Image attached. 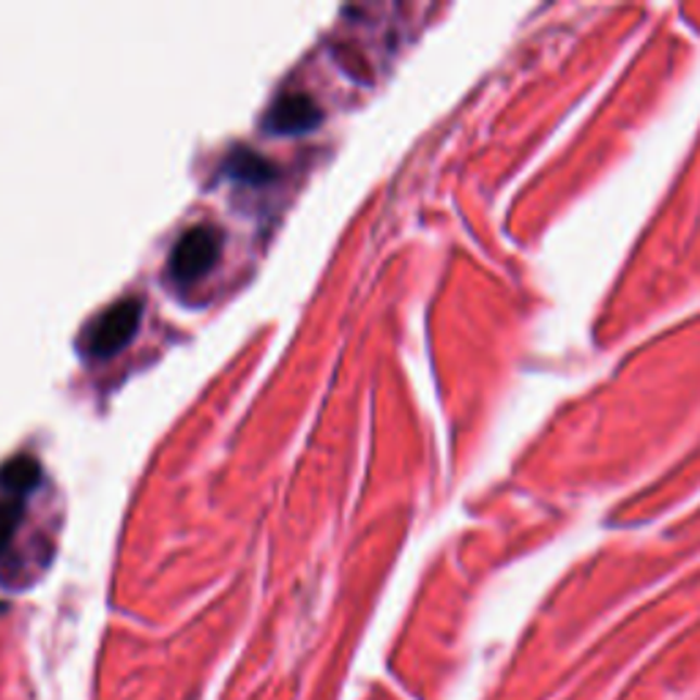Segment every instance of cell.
Segmentation results:
<instances>
[{
	"mask_svg": "<svg viewBox=\"0 0 700 700\" xmlns=\"http://www.w3.org/2000/svg\"><path fill=\"white\" fill-rule=\"evenodd\" d=\"M140 315H143V307L137 298H124V302H115L113 307L104 309L88 329L86 354L99 356V359L118 354L120 347L137 334Z\"/></svg>",
	"mask_w": 700,
	"mask_h": 700,
	"instance_id": "1",
	"label": "cell"
},
{
	"mask_svg": "<svg viewBox=\"0 0 700 700\" xmlns=\"http://www.w3.org/2000/svg\"><path fill=\"white\" fill-rule=\"evenodd\" d=\"M222 255V233L214 225H194L170 252V273L178 282L203 277Z\"/></svg>",
	"mask_w": 700,
	"mask_h": 700,
	"instance_id": "2",
	"label": "cell"
},
{
	"mask_svg": "<svg viewBox=\"0 0 700 700\" xmlns=\"http://www.w3.org/2000/svg\"><path fill=\"white\" fill-rule=\"evenodd\" d=\"M320 107L307 93H285L271 104V110L263 118V126L277 135H298L313 126H318Z\"/></svg>",
	"mask_w": 700,
	"mask_h": 700,
	"instance_id": "3",
	"label": "cell"
},
{
	"mask_svg": "<svg viewBox=\"0 0 700 700\" xmlns=\"http://www.w3.org/2000/svg\"><path fill=\"white\" fill-rule=\"evenodd\" d=\"M222 173L228 178L244 183H271L277 178V165L250 149H233L222 162Z\"/></svg>",
	"mask_w": 700,
	"mask_h": 700,
	"instance_id": "4",
	"label": "cell"
},
{
	"mask_svg": "<svg viewBox=\"0 0 700 700\" xmlns=\"http://www.w3.org/2000/svg\"><path fill=\"white\" fill-rule=\"evenodd\" d=\"M39 482H41V466L36 457L20 455L14 457V460H7L3 466H0V487L14 493V496L30 493Z\"/></svg>",
	"mask_w": 700,
	"mask_h": 700,
	"instance_id": "5",
	"label": "cell"
},
{
	"mask_svg": "<svg viewBox=\"0 0 700 700\" xmlns=\"http://www.w3.org/2000/svg\"><path fill=\"white\" fill-rule=\"evenodd\" d=\"M23 520V504L20 501H0V556L7 552L14 531Z\"/></svg>",
	"mask_w": 700,
	"mask_h": 700,
	"instance_id": "6",
	"label": "cell"
},
{
	"mask_svg": "<svg viewBox=\"0 0 700 700\" xmlns=\"http://www.w3.org/2000/svg\"><path fill=\"white\" fill-rule=\"evenodd\" d=\"M334 55H336V61H340V66L345 68V72H351V75H354V77H359V80H361V77H370V75H367V68H365L367 61H365V58L356 55L354 50H345V47H336Z\"/></svg>",
	"mask_w": 700,
	"mask_h": 700,
	"instance_id": "7",
	"label": "cell"
}]
</instances>
